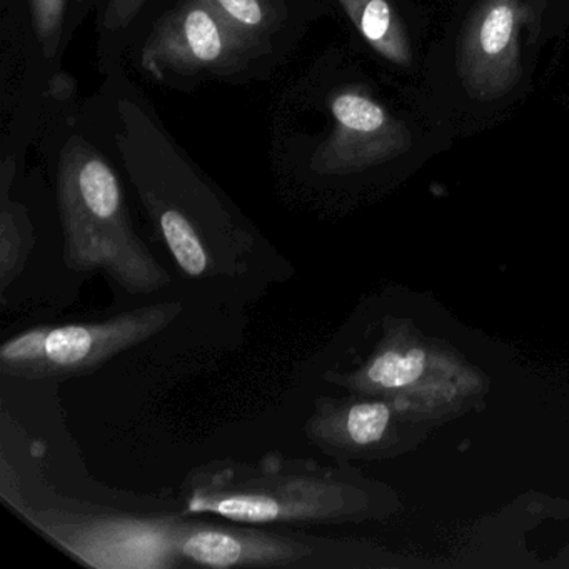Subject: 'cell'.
Listing matches in <instances>:
<instances>
[{
    "instance_id": "obj_1",
    "label": "cell",
    "mask_w": 569,
    "mask_h": 569,
    "mask_svg": "<svg viewBox=\"0 0 569 569\" xmlns=\"http://www.w3.org/2000/svg\"><path fill=\"white\" fill-rule=\"evenodd\" d=\"M58 201L64 261L72 271H104L131 295H152L171 284L164 266L134 231L118 176L81 139L62 151Z\"/></svg>"
},
{
    "instance_id": "obj_2",
    "label": "cell",
    "mask_w": 569,
    "mask_h": 569,
    "mask_svg": "<svg viewBox=\"0 0 569 569\" xmlns=\"http://www.w3.org/2000/svg\"><path fill=\"white\" fill-rule=\"evenodd\" d=\"M186 516L252 526H312L342 512L335 472L312 459L272 451L254 462L212 461L189 472L181 488Z\"/></svg>"
},
{
    "instance_id": "obj_3",
    "label": "cell",
    "mask_w": 569,
    "mask_h": 569,
    "mask_svg": "<svg viewBox=\"0 0 569 569\" xmlns=\"http://www.w3.org/2000/svg\"><path fill=\"white\" fill-rule=\"evenodd\" d=\"M32 528L82 565L98 569H166L186 566L184 549L198 518L131 516L32 509L6 499Z\"/></svg>"
},
{
    "instance_id": "obj_4",
    "label": "cell",
    "mask_w": 569,
    "mask_h": 569,
    "mask_svg": "<svg viewBox=\"0 0 569 569\" xmlns=\"http://www.w3.org/2000/svg\"><path fill=\"white\" fill-rule=\"evenodd\" d=\"M266 51L236 34L206 0H189L162 19L146 41L142 68L158 79L166 72L228 74Z\"/></svg>"
},
{
    "instance_id": "obj_5",
    "label": "cell",
    "mask_w": 569,
    "mask_h": 569,
    "mask_svg": "<svg viewBox=\"0 0 569 569\" xmlns=\"http://www.w3.org/2000/svg\"><path fill=\"white\" fill-rule=\"evenodd\" d=\"M522 0H479L459 38L456 69L469 98L491 102L518 86L522 76Z\"/></svg>"
},
{
    "instance_id": "obj_6",
    "label": "cell",
    "mask_w": 569,
    "mask_h": 569,
    "mask_svg": "<svg viewBox=\"0 0 569 569\" xmlns=\"http://www.w3.org/2000/svg\"><path fill=\"white\" fill-rule=\"evenodd\" d=\"M329 108L335 129L312 154L311 169L316 174H355L392 161L412 148L408 126L366 92H336Z\"/></svg>"
},
{
    "instance_id": "obj_7",
    "label": "cell",
    "mask_w": 569,
    "mask_h": 569,
    "mask_svg": "<svg viewBox=\"0 0 569 569\" xmlns=\"http://www.w3.org/2000/svg\"><path fill=\"white\" fill-rule=\"evenodd\" d=\"M182 309L181 301L158 302L104 321L49 326L42 379L96 371L168 328Z\"/></svg>"
},
{
    "instance_id": "obj_8",
    "label": "cell",
    "mask_w": 569,
    "mask_h": 569,
    "mask_svg": "<svg viewBox=\"0 0 569 569\" xmlns=\"http://www.w3.org/2000/svg\"><path fill=\"white\" fill-rule=\"evenodd\" d=\"M359 34L386 61L409 68L412 48L391 0H338Z\"/></svg>"
},
{
    "instance_id": "obj_9",
    "label": "cell",
    "mask_w": 569,
    "mask_h": 569,
    "mask_svg": "<svg viewBox=\"0 0 569 569\" xmlns=\"http://www.w3.org/2000/svg\"><path fill=\"white\" fill-rule=\"evenodd\" d=\"M0 291L6 298L9 286L22 274L34 248V229L28 209L0 194Z\"/></svg>"
},
{
    "instance_id": "obj_10",
    "label": "cell",
    "mask_w": 569,
    "mask_h": 569,
    "mask_svg": "<svg viewBox=\"0 0 569 569\" xmlns=\"http://www.w3.org/2000/svg\"><path fill=\"white\" fill-rule=\"evenodd\" d=\"M212 11L241 38L268 49L279 14L266 0H206Z\"/></svg>"
},
{
    "instance_id": "obj_11",
    "label": "cell",
    "mask_w": 569,
    "mask_h": 569,
    "mask_svg": "<svg viewBox=\"0 0 569 569\" xmlns=\"http://www.w3.org/2000/svg\"><path fill=\"white\" fill-rule=\"evenodd\" d=\"M49 326L28 329L9 339L0 348L2 375L36 381L42 379L46 366V342Z\"/></svg>"
},
{
    "instance_id": "obj_12",
    "label": "cell",
    "mask_w": 569,
    "mask_h": 569,
    "mask_svg": "<svg viewBox=\"0 0 569 569\" xmlns=\"http://www.w3.org/2000/svg\"><path fill=\"white\" fill-rule=\"evenodd\" d=\"M425 365L426 355L421 349H411L405 355L389 351L368 366L366 378L379 388H401L415 382L425 371Z\"/></svg>"
},
{
    "instance_id": "obj_13",
    "label": "cell",
    "mask_w": 569,
    "mask_h": 569,
    "mask_svg": "<svg viewBox=\"0 0 569 569\" xmlns=\"http://www.w3.org/2000/svg\"><path fill=\"white\" fill-rule=\"evenodd\" d=\"M36 38L46 58L58 52L64 22L66 0H29Z\"/></svg>"
},
{
    "instance_id": "obj_14",
    "label": "cell",
    "mask_w": 569,
    "mask_h": 569,
    "mask_svg": "<svg viewBox=\"0 0 569 569\" xmlns=\"http://www.w3.org/2000/svg\"><path fill=\"white\" fill-rule=\"evenodd\" d=\"M142 4L144 0H109L104 16L106 29L109 31L124 29L138 16Z\"/></svg>"
},
{
    "instance_id": "obj_15",
    "label": "cell",
    "mask_w": 569,
    "mask_h": 569,
    "mask_svg": "<svg viewBox=\"0 0 569 569\" xmlns=\"http://www.w3.org/2000/svg\"><path fill=\"white\" fill-rule=\"evenodd\" d=\"M76 92V82L74 79L69 74L54 76L49 82L48 96L49 98L56 99V101H66V99H71L72 94Z\"/></svg>"
},
{
    "instance_id": "obj_16",
    "label": "cell",
    "mask_w": 569,
    "mask_h": 569,
    "mask_svg": "<svg viewBox=\"0 0 569 569\" xmlns=\"http://www.w3.org/2000/svg\"><path fill=\"white\" fill-rule=\"evenodd\" d=\"M76 2H84V0H76Z\"/></svg>"
}]
</instances>
